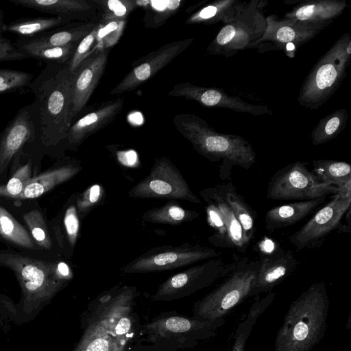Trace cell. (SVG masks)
I'll list each match as a JSON object with an SVG mask.
<instances>
[{
  "instance_id": "cell-1",
  "label": "cell",
  "mask_w": 351,
  "mask_h": 351,
  "mask_svg": "<svg viewBox=\"0 0 351 351\" xmlns=\"http://www.w3.org/2000/svg\"><path fill=\"white\" fill-rule=\"evenodd\" d=\"M0 266L14 273L21 288L14 320L16 324L34 319L73 276L64 263L45 261L16 253L0 252Z\"/></svg>"
},
{
  "instance_id": "cell-2",
  "label": "cell",
  "mask_w": 351,
  "mask_h": 351,
  "mask_svg": "<svg viewBox=\"0 0 351 351\" xmlns=\"http://www.w3.org/2000/svg\"><path fill=\"white\" fill-rule=\"evenodd\" d=\"M73 75L66 64L47 63L28 87L35 95L45 147H55L66 141L73 120Z\"/></svg>"
},
{
  "instance_id": "cell-3",
  "label": "cell",
  "mask_w": 351,
  "mask_h": 351,
  "mask_svg": "<svg viewBox=\"0 0 351 351\" xmlns=\"http://www.w3.org/2000/svg\"><path fill=\"white\" fill-rule=\"evenodd\" d=\"M329 298L324 282L312 284L289 305L274 351H311L324 336Z\"/></svg>"
},
{
  "instance_id": "cell-4",
  "label": "cell",
  "mask_w": 351,
  "mask_h": 351,
  "mask_svg": "<svg viewBox=\"0 0 351 351\" xmlns=\"http://www.w3.org/2000/svg\"><path fill=\"white\" fill-rule=\"evenodd\" d=\"M173 123L199 154L211 162H222L221 179L230 173L233 166L248 170L256 162L255 152L247 141L241 136L215 131L196 114H178Z\"/></svg>"
},
{
  "instance_id": "cell-5",
  "label": "cell",
  "mask_w": 351,
  "mask_h": 351,
  "mask_svg": "<svg viewBox=\"0 0 351 351\" xmlns=\"http://www.w3.org/2000/svg\"><path fill=\"white\" fill-rule=\"evenodd\" d=\"M351 62V35L343 34L322 56L306 76L299 92L300 105L315 110L340 86Z\"/></svg>"
},
{
  "instance_id": "cell-6",
  "label": "cell",
  "mask_w": 351,
  "mask_h": 351,
  "mask_svg": "<svg viewBox=\"0 0 351 351\" xmlns=\"http://www.w3.org/2000/svg\"><path fill=\"white\" fill-rule=\"evenodd\" d=\"M260 261L242 258L234 270L211 292L194 304L193 317L202 322L225 319L237 305L250 297Z\"/></svg>"
},
{
  "instance_id": "cell-7",
  "label": "cell",
  "mask_w": 351,
  "mask_h": 351,
  "mask_svg": "<svg viewBox=\"0 0 351 351\" xmlns=\"http://www.w3.org/2000/svg\"><path fill=\"white\" fill-rule=\"evenodd\" d=\"M265 1L254 0L230 22L224 24L206 48L210 55L232 56L239 51L250 49L259 40L266 29L262 9Z\"/></svg>"
},
{
  "instance_id": "cell-8",
  "label": "cell",
  "mask_w": 351,
  "mask_h": 351,
  "mask_svg": "<svg viewBox=\"0 0 351 351\" xmlns=\"http://www.w3.org/2000/svg\"><path fill=\"white\" fill-rule=\"evenodd\" d=\"M339 193L338 187L321 182L308 162L295 161L278 170L271 178L267 197L271 200L304 201Z\"/></svg>"
},
{
  "instance_id": "cell-9",
  "label": "cell",
  "mask_w": 351,
  "mask_h": 351,
  "mask_svg": "<svg viewBox=\"0 0 351 351\" xmlns=\"http://www.w3.org/2000/svg\"><path fill=\"white\" fill-rule=\"evenodd\" d=\"M219 254L215 250L199 244L163 245L149 249L121 270L128 274L163 271L217 258Z\"/></svg>"
},
{
  "instance_id": "cell-10",
  "label": "cell",
  "mask_w": 351,
  "mask_h": 351,
  "mask_svg": "<svg viewBox=\"0 0 351 351\" xmlns=\"http://www.w3.org/2000/svg\"><path fill=\"white\" fill-rule=\"evenodd\" d=\"M128 197L201 204L178 167L165 156L156 158L149 173L130 190Z\"/></svg>"
},
{
  "instance_id": "cell-11",
  "label": "cell",
  "mask_w": 351,
  "mask_h": 351,
  "mask_svg": "<svg viewBox=\"0 0 351 351\" xmlns=\"http://www.w3.org/2000/svg\"><path fill=\"white\" fill-rule=\"evenodd\" d=\"M235 266L236 262L226 263L222 258L208 259L169 277L160 285L151 299L169 302L191 295L218 279L228 276Z\"/></svg>"
},
{
  "instance_id": "cell-12",
  "label": "cell",
  "mask_w": 351,
  "mask_h": 351,
  "mask_svg": "<svg viewBox=\"0 0 351 351\" xmlns=\"http://www.w3.org/2000/svg\"><path fill=\"white\" fill-rule=\"evenodd\" d=\"M225 324V319L202 322L173 314H164L146 325L145 332L151 341L180 342L182 347H194L198 341L216 336V330Z\"/></svg>"
},
{
  "instance_id": "cell-13",
  "label": "cell",
  "mask_w": 351,
  "mask_h": 351,
  "mask_svg": "<svg viewBox=\"0 0 351 351\" xmlns=\"http://www.w3.org/2000/svg\"><path fill=\"white\" fill-rule=\"evenodd\" d=\"M135 287H122L104 295L99 299L96 315L106 323L112 351H125L134 330L132 307L135 298Z\"/></svg>"
},
{
  "instance_id": "cell-14",
  "label": "cell",
  "mask_w": 351,
  "mask_h": 351,
  "mask_svg": "<svg viewBox=\"0 0 351 351\" xmlns=\"http://www.w3.org/2000/svg\"><path fill=\"white\" fill-rule=\"evenodd\" d=\"M351 196L337 193L319 208L309 220L289 238L297 249H313L322 245L326 237L334 230L343 232V217L350 208Z\"/></svg>"
},
{
  "instance_id": "cell-15",
  "label": "cell",
  "mask_w": 351,
  "mask_h": 351,
  "mask_svg": "<svg viewBox=\"0 0 351 351\" xmlns=\"http://www.w3.org/2000/svg\"><path fill=\"white\" fill-rule=\"evenodd\" d=\"M36 141L41 143V130L38 108L34 101L21 108L0 135V174L27 143Z\"/></svg>"
},
{
  "instance_id": "cell-16",
  "label": "cell",
  "mask_w": 351,
  "mask_h": 351,
  "mask_svg": "<svg viewBox=\"0 0 351 351\" xmlns=\"http://www.w3.org/2000/svg\"><path fill=\"white\" fill-rule=\"evenodd\" d=\"M193 41V38H186L167 43L136 60L134 63V68L110 91V94L120 95L135 90L154 77L189 47Z\"/></svg>"
},
{
  "instance_id": "cell-17",
  "label": "cell",
  "mask_w": 351,
  "mask_h": 351,
  "mask_svg": "<svg viewBox=\"0 0 351 351\" xmlns=\"http://www.w3.org/2000/svg\"><path fill=\"white\" fill-rule=\"evenodd\" d=\"M265 21V31L263 36L252 45V48L258 47L263 42L269 41L277 49L287 50L289 46H291L295 50L329 25L327 23L278 19L276 15L267 16Z\"/></svg>"
},
{
  "instance_id": "cell-18",
  "label": "cell",
  "mask_w": 351,
  "mask_h": 351,
  "mask_svg": "<svg viewBox=\"0 0 351 351\" xmlns=\"http://www.w3.org/2000/svg\"><path fill=\"white\" fill-rule=\"evenodd\" d=\"M167 95L195 100L207 107L227 108L254 116L272 114L267 106L249 104L239 97L228 95L221 89L199 86L189 82L175 85Z\"/></svg>"
},
{
  "instance_id": "cell-19",
  "label": "cell",
  "mask_w": 351,
  "mask_h": 351,
  "mask_svg": "<svg viewBox=\"0 0 351 351\" xmlns=\"http://www.w3.org/2000/svg\"><path fill=\"white\" fill-rule=\"evenodd\" d=\"M252 284L250 297L272 289L291 276L299 265L298 260L290 250L277 247L269 252H263Z\"/></svg>"
},
{
  "instance_id": "cell-20",
  "label": "cell",
  "mask_w": 351,
  "mask_h": 351,
  "mask_svg": "<svg viewBox=\"0 0 351 351\" xmlns=\"http://www.w3.org/2000/svg\"><path fill=\"white\" fill-rule=\"evenodd\" d=\"M110 49L97 50L87 57L73 73L71 116L73 119L85 106L101 78Z\"/></svg>"
},
{
  "instance_id": "cell-21",
  "label": "cell",
  "mask_w": 351,
  "mask_h": 351,
  "mask_svg": "<svg viewBox=\"0 0 351 351\" xmlns=\"http://www.w3.org/2000/svg\"><path fill=\"white\" fill-rule=\"evenodd\" d=\"M123 105V98L110 100L77 120L68 132L65 141L69 147L76 149L90 136L112 123L122 111Z\"/></svg>"
},
{
  "instance_id": "cell-22",
  "label": "cell",
  "mask_w": 351,
  "mask_h": 351,
  "mask_svg": "<svg viewBox=\"0 0 351 351\" xmlns=\"http://www.w3.org/2000/svg\"><path fill=\"white\" fill-rule=\"evenodd\" d=\"M21 7L53 14L71 21H85L91 17L97 9L93 2L88 0H8Z\"/></svg>"
},
{
  "instance_id": "cell-23",
  "label": "cell",
  "mask_w": 351,
  "mask_h": 351,
  "mask_svg": "<svg viewBox=\"0 0 351 351\" xmlns=\"http://www.w3.org/2000/svg\"><path fill=\"white\" fill-rule=\"evenodd\" d=\"M326 196L279 205L265 214V225L269 232L287 228L312 214L326 200Z\"/></svg>"
},
{
  "instance_id": "cell-24",
  "label": "cell",
  "mask_w": 351,
  "mask_h": 351,
  "mask_svg": "<svg viewBox=\"0 0 351 351\" xmlns=\"http://www.w3.org/2000/svg\"><path fill=\"white\" fill-rule=\"evenodd\" d=\"M347 7L343 0H308L296 5L284 19L331 23Z\"/></svg>"
},
{
  "instance_id": "cell-25",
  "label": "cell",
  "mask_w": 351,
  "mask_h": 351,
  "mask_svg": "<svg viewBox=\"0 0 351 351\" xmlns=\"http://www.w3.org/2000/svg\"><path fill=\"white\" fill-rule=\"evenodd\" d=\"M81 170L80 164L75 162L58 167L31 178L21 194L16 199L38 197L55 186L71 179Z\"/></svg>"
},
{
  "instance_id": "cell-26",
  "label": "cell",
  "mask_w": 351,
  "mask_h": 351,
  "mask_svg": "<svg viewBox=\"0 0 351 351\" xmlns=\"http://www.w3.org/2000/svg\"><path fill=\"white\" fill-rule=\"evenodd\" d=\"M199 193L205 202L214 204L220 212L226 223L233 248L245 252L247 245L243 239L242 228L225 198L221 184L204 189Z\"/></svg>"
},
{
  "instance_id": "cell-27",
  "label": "cell",
  "mask_w": 351,
  "mask_h": 351,
  "mask_svg": "<svg viewBox=\"0 0 351 351\" xmlns=\"http://www.w3.org/2000/svg\"><path fill=\"white\" fill-rule=\"evenodd\" d=\"M313 173L323 183L339 188L343 196H351V167L344 161L320 159L312 161Z\"/></svg>"
},
{
  "instance_id": "cell-28",
  "label": "cell",
  "mask_w": 351,
  "mask_h": 351,
  "mask_svg": "<svg viewBox=\"0 0 351 351\" xmlns=\"http://www.w3.org/2000/svg\"><path fill=\"white\" fill-rule=\"evenodd\" d=\"M238 0H218L198 10L185 21L186 24L211 25L232 21L246 5Z\"/></svg>"
},
{
  "instance_id": "cell-29",
  "label": "cell",
  "mask_w": 351,
  "mask_h": 351,
  "mask_svg": "<svg viewBox=\"0 0 351 351\" xmlns=\"http://www.w3.org/2000/svg\"><path fill=\"white\" fill-rule=\"evenodd\" d=\"M96 23H71L27 38L47 46L77 45L97 25ZM27 38V37H25Z\"/></svg>"
},
{
  "instance_id": "cell-30",
  "label": "cell",
  "mask_w": 351,
  "mask_h": 351,
  "mask_svg": "<svg viewBox=\"0 0 351 351\" xmlns=\"http://www.w3.org/2000/svg\"><path fill=\"white\" fill-rule=\"evenodd\" d=\"M225 198L240 223L245 244L248 246L254 238L256 213L248 205L244 197L230 182L220 184Z\"/></svg>"
},
{
  "instance_id": "cell-31",
  "label": "cell",
  "mask_w": 351,
  "mask_h": 351,
  "mask_svg": "<svg viewBox=\"0 0 351 351\" xmlns=\"http://www.w3.org/2000/svg\"><path fill=\"white\" fill-rule=\"evenodd\" d=\"M16 47L28 58H35L47 63L66 64L72 57L77 45L47 46L20 37L15 43Z\"/></svg>"
},
{
  "instance_id": "cell-32",
  "label": "cell",
  "mask_w": 351,
  "mask_h": 351,
  "mask_svg": "<svg viewBox=\"0 0 351 351\" xmlns=\"http://www.w3.org/2000/svg\"><path fill=\"white\" fill-rule=\"evenodd\" d=\"M73 23L60 16H38L23 18L12 21L3 25V32L17 34L21 37H32Z\"/></svg>"
},
{
  "instance_id": "cell-33",
  "label": "cell",
  "mask_w": 351,
  "mask_h": 351,
  "mask_svg": "<svg viewBox=\"0 0 351 351\" xmlns=\"http://www.w3.org/2000/svg\"><path fill=\"white\" fill-rule=\"evenodd\" d=\"M199 214L181 206L176 201H169L164 205L145 212L144 221L160 224L178 225L198 218Z\"/></svg>"
},
{
  "instance_id": "cell-34",
  "label": "cell",
  "mask_w": 351,
  "mask_h": 351,
  "mask_svg": "<svg viewBox=\"0 0 351 351\" xmlns=\"http://www.w3.org/2000/svg\"><path fill=\"white\" fill-rule=\"evenodd\" d=\"M276 295L275 292L271 291L252 304L247 315L237 326L231 351H245L246 343L256 321L271 304Z\"/></svg>"
},
{
  "instance_id": "cell-35",
  "label": "cell",
  "mask_w": 351,
  "mask_h": 351,
  "mask_svg": "<svg viewBox=\"0 0 351 351\" xmlns=\"http://www.w3.org/2000/svg\"><path fill=\"white\" fill-rule=\"evenodd\" d=\"M183 0H137L138 6L145 9L144 26L156 29L173 16L184 4Z\"/></svg>"
},
{
  "instance_id": "cell-36",
  "label": "cell",
  "mask_w": 351,
  "mask_h": 351,
  "mask_svg": "<svg viewBox=\"0 0 351 351\" xmlns=\"http://www.w3.org/2000/svg\"><path fill=\"white\" fill-rule=\"evenodd\" d=\"M348 117L346 109H337L322 118L311 132L312 144L322 145L336 138L346 128Z\"/></svg>"
},
{
  "instance_id": "cell-37",
  "label": "cell",
  "mask_w": 351,
  "mask_h": 351,
  "mask_svg": "<svg viewBox=\"0 0 351 351\" xmlns=\"http://www.w3.org/2000/svg\"><path fill=\"white\" fill-rule=\"evenodd\" d=\"M0 235L12 243L32 249L34 241L26 230L7 210L0 206Z\"/></svg>"
},
{
  "instance_id": "cell-38",
  "label": "cell",
  "mask_w": 351,
  "mask_h": 351,
  "mask_svg": "<svg viewBox=\"0 0 351 351\" xmlns=\"http://www.w3.org/2000/svg\"><path fill=\"white\" fill-rule=\"evenodd\" d=\"M97 9L101 10L99 23H104L113 20H126L130 13L138 6L134 0H92Z\"/></svg>"
},
{
  "instance_id": "cell-39",
  "label": "cell",
  "mask_w": 351,
  "mask_h": 351,
  "mask_svg": "<svg viewBox=\"0 0 351 351\" xmlns=\"http://www.w3.org/2000/svg\"><path fill=\"white\" fill-rule=\"evenodd\" d=\"M207 221L214 229V234L208 237V241L216 247L233 248L229 239L224 219L217 208L210 202H206Z\"/></svg>"
},
{
  "instance_id": "cell-40",
  "label": "cell",
  "mask_w": 351,
  "mask_h": 351,
  "mask_svg": "<svg viewBox=\"0 0 351 351\" xmlns=\"http://www.w3.org/2000/svg\"><path fill=\"white\" fill-rule=\"evenodd\" d=\"M95 318L87 328L89 335L84 351H112L105 321L97 315Z\"/></svg>"
},
{
  "instance_id": "cell-41",
  "label": "cell",
  "mask_w": 351,
  "mask_h": 351,
  "mask_svg": "<svg viewBox=\"0 0 351 351\" xmlns=\"http://www.w3.org/2000/svg\"><path fill=\"white\" fill-rule=\"evenodd\" d=\"M23 219L36 243L43 248L50 249L52 243L41 212L31 210L23 215Z\"/></svg>"
},
{
  "instance_id": "cell-42",
  "label": "cell",
  "mask_w": 351,
  "mask_h": 351,
  "mask_svg": "<svg viewBox=\"0 0 351 351\" xmlns=\"http://www.w3.org/2000/svg\"><path fill=\"white\" fill-rule=\"evenodd\" d=\"M99 27V23H97L96 27L77 44L72 57L66 64L71 73H73L87 57L95 51L101 50L97 47V40Z\"/></svg>"
},
{
  "instance_id": "cell-43",
  "label": "cell",
  "mask_w": 351,
  "mask_h": 351,
  "mask_svg": "<svg viewBox=\"0 0 351 351\" xmlns=\"http://www.w3.org/2000/svg\"><path fill=\"white\" fill-rule=\"evenodd\" d=\"M99 23L97 40L99 49H110L120 40L123 34L126 20H113Z\"/></svg>"
},
{
  "instance_id": "cell-44",
  "label": "cell",
  "mask_w": 351,
  "mask_h": 351,
  "mask_svg": "<svg viewBox=\"0 0 351 351\" xmlns=\"http://www.w3.org/2000/svg\"><path fill=\"white\" fill-rule=\"evenodd\" d=\"M33 80V75L28 72L0 69V94L28 88Z\"/></svg>"
},
{
  "instance_id": "cell-45",
  "label": "cell",
  "mask_w": 351,
  "mask_h": 351,
  "mask_svg": "<svg viewBox=\"0 0 351 351\" xmlns=\"http://www.w3.org/2000/svg\"><path fill=\"white\" fill-rule=\"evenodd\" d=\"M31 163L21 166L9 181L0 186V196L17 198L31 179Z\"/></svg>"
},
{
  "instance_id": "cell-46",
  "label": "cell",
  "mask_w": 351,
  "mask_h": 351,
  "mask_svg": "<svg viewBox=\"0 0 351 351\" xmlns=\"http://www.w3.org/2000/svg\"><path fill=\"white\" fill-rule=\"evenodd\" d=\"M104 190L102 185L94 184L76 197V208L79 217L84 218L103 199Z\"/></svg>"
},
{
  "instance_id": "cell-47",
  "label": "cell",
  "mask_w": 351,
  "mask_h": 351,
  "mask_svg": "<svg viewBox=\"0 0 351 351\" xmlns=\"http://www.w3.org/2000/svg\"><path fill=\"white\" fill-rule=\"evenodd\" d=\"M4 24V14L3 10L0 9V62L29 58L24 52L16 47V43L3 36Z\"/></svg>"
},
{
  "instance_id": "cell-48",
  "label": "cell",
  "mask_w": 351,
  "mask_h": 351,
  "mask_svg": "<svg viewBox=\"0 0 351 351\" xmlns=\"http://www.w3.org/2000/svg\"><path fill=\"white\" fill-rule=\"evenodd\" d=\"M63 223L69 243L71 247H74L80 232V217L77 213L76 204H71L66 208L63 219Z\"/></svg>"
},
{
  "instance_id": "cell-49",
  "label": "cell",
  "mask_w": 351,
  "mask_h": 351,
  "mask_svg": "<svg viewBox=\"0 0 351 351\" xmlns=\"http://www.w3.org/2000/svg\"><path fill=\"white\" fill-rule=\"evenodd\" d=\"M16 304L8 296L0 293V330L7 331L10 324L14 323Z\"/></svg>"
}]
</instances>
